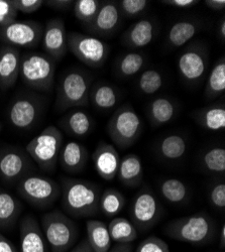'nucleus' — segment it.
<instances>
[{
  "label": "nucleus",
  "instance_id": "nucleus-22",
  "mask_svg": "<svg viewBox=\"0 0 225 252\" xmlns=\"http://www.w3.org/2000/svg\"><path fill=\"white\" fill-rule=\"evenodd\" d=\"M116 178L128 188H137L144 180L141 159L134 154H129L120 159Z\"/></svg>",
  "mask_w": 225,
  "mask_h": 252
},
{
  "label": "nucleus",
  "instance_id": "nucleus-13",
  "mask_svg": "<svg viewBox=\"0 0 225 252\" xmlns=\"http://www.w3.org/2000/svg\"><path fill=\"white\" fill-rule=\"evenodd\" d=\"M44 109L42 99L34 95H20L13 99L8 108V119L20 130L31 129Z\"/></svg>",
  "mask_w": 225,
  "mask_h": 252
},
{
  "label": "nucleus",
  "instance_id": "nucleus-14",
  "mask_svg": "<svg viewBox=\"0 0 225 252\" xmlns=\"http://www.w3.org/2000/svg\"><path fill=\"white\" fill-rule=\"evenodd\" d=\"M208 53L202 45H191L178 60V71L182 79L190 84L197 83L206 72Z\"/></svg>",
  "mask_w": 225,
  "mask_h": 252
},
{
  "label": "nucleus",
  "instance_id": "nucleus-49",
  "mask_svg": "<svg viewBox=\"0 0 225 252\" xmlns=\"http://www.w3.org/2000/svg\"><path fill=\"white\" fill-rule=\"evenodd\" d=\"M108 252H133V246L129 244H116L111 247Z\"/></svg>",
  "mask_w": 225,
  "mask_h": 252
},
{
  "label": "nucleus",
  "instance_id": "nucleus-23",
  "mask_svg": "<svg viewBox=\"0 0 225 252\" xmlns=\"http://www.w3.org/2000/svg\"><path fill=\"white\" fill-rule=\"evenodd\" d=\"M59 124L68 134L76 137L87 136L94 126L91 116L81 109L70 111L60 120Z\"/></svg>",
  "mask_w": 225,
  "mask_h": 252
},
{
  "label": "nucleus",
  "instance_id": "nucleus-1",
  "mask_svg": "<svg viewBox=\"0 0 225 252\" xmlns=\"http://www.w3.org/2000/svg\"><path fill=\"white\" fill-rule=\"evenodd\" d=\"M61 204L74 218H88L99 212L101 189L95 183L74 178H61Z\"/></svg>",
  "mask_w": 225,
  "mask_h": 252
},
{
  "label": "nucleus",
  "instance_id": "nucleus-18",
  "mask_svg": "<svg viewBox=\"0 0 225 252\" xmlns=\"http://www.w3.org/2000/svg\"><path fill=\"white\" fill-rule=\"evenodd\" d=\"M92 160L96 173L105 181H113L116 178L120 157L115 146L101 141L92 154Z\"/></svg>",
  "mask_w": 225,
  "mask_h": 252
},
{
  "label": "nucleus",
  "instance_id": "nucleus-35",
  "mask_svg": "<svg viewBox=\"0 0 225 252\" xmlns=\"http://www.w3.org/2000/svg\"><path fill=\"white\" fill-rule=\"evenodd\" d=\"M201 166L204 171L209 174L224 175L225 149L215 146L207 150L201 157Z\"/></svg>",
  "mask_w": 225,
  "mask_h": 252
},
{
  "label": "nucleus",
  "instance_id": "nucleus-12",
  "mask_svg": "<svg viewBox=\"0 0 225 252\" xmlns=\"http://www.w3.org/2000/svg\"><path fill=\"white\" fill-rule=\"evenodd\" d=\"M44 27L36 22H15L0 28V41L14 48H36L42 41Z\"/></svg>",
  "mask_w": 225,
  "mask_h": 252
},
{
  "label": "nucleus",
  "instance_id": "nucleus-30",
  "mask_svg": "<svg viewBox=\"0 0 225 252\" xmlns=\"http://www.w3.org/2000/svg\"><path fill=\"white\" fill-rule=\"evenodd\" d=\"M160 193L170 204L181 205L189 198V189L186 184L178 179H166L160 183Z\"/></svg>",
  "mask_w": 225,
  "mask_h": 252
},
{
  "label": "nucleus",
  "instance_id": "nucleus-15",
  "mask_svg": "<svg viewBox=\"0 0 225 252\" xmlns=\"http://www.w3.org/2000/svg\"><path fill=\"white\" fill-rule=\"evenodd\" d=\"M43 44L45 54L55 62L60 61L68 52L67 32L63 19L53 18L44 27Z\"/></svg>",
  "mask_w": 225,
  "mask_h": 252
},
{
  "label": "nucleus",
  "instance_id": "nucleus-47",
  "mask_svg": "<svg viewBox=\"0 0 225 252\" xmlns=\"http://www.w3.org/2000/svg\"><path fill=\"white\" fill-rule=\"evenodd\" d=\"M68 252H94V251L92 250L88 241L86 239H83Z\"/></svg>",
  "mask_w": 225,
  "mask_h": 252
},
{
  "label": "nucleus",
  "instance_id": "nucleus-6",
  "mask_svg": "<svg viewBox=\"0 0 225 252\" xmlns=\"http://www.w3.org/2000/svg\"><path fill=\"white\" fill-rule=\"evenodd\" d=\"M91 77L81 70H71L61 78L56 107L59 110H66L74 107H86L89 104Z\"/></svg>",
  "mask_w": 225,
  "mask_h": 252
},
{
  "label": "nucleus",
  "instance_id": "nucleus-52",
  "mask_svg": "<svg viewBox=\"0 0 225 252\" xmlns=\"http://www.w3.org/2000/svg\"><path fill=\"white\" fill-rule=\"evenodd\" d=\"M0 131H1V124H0Z\"/></svg>",
  "mask_w": 225,
  "mask_h": 252
},
{
  "label": "nucleus",
  "instance_id": "nucleus-8",
  "mask_svg": "<svg viewBox=\"0 0 225 252\" xmlns=\"http://www.w3.org/2000/svg\"><path fill=\"white\" fill-rule=\"evenodd\" d=\"M142 131V122L129 104L119 107L107 124V133L112 142L121 150L132 146Z\"/></svg>",
  "mask_w": 225,
  "mask_h": 252
},
{
  "label": "nucleus",
  "instance_id": "nucleus-10",
  "mask_svg": "<svg viewBox=\"0 0 225 252\" xmlns=\"http://www.w3.org/2000/svg\"><path fill=\"white\" fill-rule=\"evenodd\" d=\"M129 215L137 232L139 231L145 233L159 223L162 215V208L158 198L147 186L142 187L133 198Z\"/></svg>",
  "mask_w": 225,
  "mask_h": 252
},
{
  "label": "nucleus",
  "instance_id": "nucleus-29",
  "mask_svg": "<svg viewBox=\"0 0 225 252\" xmlns=\"http://www.w3.org/2000/svg\"><path fill=\"white\" fill-rule=\"evenodd\" d=\"M111 241L116 244H129L136 240L138 232L130 220L122 217H114L108 224Z\"/></svg>",
  "mask_w": 225,
  "mask_h": 252
},
{
  "label": "nucleus",
  "instance_id": "nucleus-27",
  "mask_svg": "<svg viewBox=\"0 0 225 252\" xmlns=\"http://www.w3.org/2000/svg\"><path fill=\"white\" fill-rule=\"evenodd\" d=\"M177 113L175 103L166 97L155 99L149 106V117L153 126H161L172 121Z\"/></svg>",
  "mask_w": 225,
  "mask_h": 252
},
{
  "label": "nucleus",
  "instance_id": "nucleus-21",
  "mask_svg": "<svg viewBox=\"0 0 225 252\" xmlns=\"http://www.w3.org/2000/svg\"><path fill=\"white\" fill-rule=\"evenodd\" d=\"M156 25L150 18H142L131 25L124 33L122 43L132 49H140L149 46L155 36Z\"/></svg>",
  "mask_w": 225,
  "mask_h": 252
},
{
  "label": "nucleus",
  "instance_id": "nucleus-25",
  "mask_svg": "<svg viewBox=\"0 0 225 252\" xmlns=\"http://www.w3.org/2000/svg\"><path fill=\"white\" fill-rule=\"evenodd\" d=\"M202 29V24L198 20L185 19L174 24L168 33L167 43L171 48H180L186 45Z\"/></svg>",
  "mask_w": 225,
  "mask_h": 252
},
{
  "label": "nucleus",
  "instance_id": "nucleus-19",
  "mask_svg": "<svg viewBox=\"0 0 225 252\" xmlns=\"http://www.w3.org/2000/svg\"><path fill=\"white\" fill-rule=\"evenodd\" d=\"M20 49L7 45L0 47V90L11 89L19 78Z\"/></svg>",
  "mask_w": 225,
  "mask_h": 252
},
{
  "label": "nucleus",
  "instance_id": "nucleus-40",
  "mask_svg": "<svg viewBox=\"0 0 225 252\" xmlns=\"http://www.w3.org/2000/svg\"><path fill=\"white\" fill-rule=\"evenodd\" d=\"M135 252H170V248L165 240L152 235L145 238L137 245Z\"/></svg>",
  "mask_w": 225,
  "mask_h": 252
},
{
  "label": "nucleus",
  "instance_id": "nucleus-34",
  "mask_svg": "<svg viewBox=\"0 0 225 252\" xmlns=\"http://www.w3.org/2000/svg\"><path fill=\"white\" fill-rule=\"evenodd\" d=\"M225 91V60L221 57L213 66L207 83L205 94L207 98L213 99L223 94Z\"/></svg>",
  "mask_w": 225,
  "mask_h": 252
},
{
  "label": "nucleus",
  "instance_id": "nucleus-44",
  "mask_svg": "<svg viewBox=\"0 0 225 252\" xmlns=\"http://www.w3.org/2000/svg\"><path fill=\"white\" fill-rule=\"evenodd\" d=\"M45 3L55 10L68 11L72 6H74L75 1H72V0H67V1L66 0H50V1H45Z\"/></svg>",
  "mask_w": 225,
  "mask_h": 252
},
{
  "label": "nucleus",
  "instance_id": "nucleus-28",
  "mask_svg": "<svg viewBox=\"0 0 225 252\" xmlns=\"http://www.w3.org/2000/svg\"><path fill=\"white\" fill-rule=\"evenodd\" d=\"M89 100L95 108L103 111L109 110L118 101V92L109 83H97L90 90Z\"/></svg>",
  "mask_w": 225,
  "mask_h": 252
},
{
  "label": "nucleus",
  "instance_id": "nucleus-3",
  "mask_svg": "<svg viewBox=\"0 0 225 252\" xmlns=\"http://www.w3.org/2000/svg\"><path fill=\"white\" fill-rule=\"evenodd\" d=\"M56 62L45 53L30 52L20 59L19 77L26 86L40 92H51L55 83Z\"/></svg>",
  "mask_w": 225,
  "mask_h": 252
},
{
  "label": "nucleus",
  "instance_id": "nucleus-20",
  "mask_svg": "<svg viewBox=\"0 0 225 252\" xmlns=\"http://www.w3.org/2000/svg\"><path fill=\"white\" fill-rule=\"evenodd\" d=\"M89 154L85 146L74 140L63 143L59 156V164L65 173L78 175L85 170Z\"/></svg>",
  "mask_w": 225,
  "mask_h": 252
},
{
  "label": "nucleus",
  "instance_id": "nucleus-33",
  "mask_svg": "<svg viewBox=\"0 0 225 252\" xmlns=\"http://www.w3.org/2000/svg\"><path fill=\"white\" fill-rule=\"evenodd\" d=\"M126 205V198L119 191L113 188L106 189L101 193L99 201V211L104 216L113 218L117 216Z\"/></svg>",
  "mask_w": 225,
  "mask_h": 252
},
{
  "label": "nucleus",
  "instance_id": "nucleus-2",
  "mask_svg": "<svg viewBox=\"0 0 225 252\" xmlns=\"http://www.w3.org/2000/svg\"><path fill=\"white\" fill-rule=\"evenodd\" d=\"M163 233L177 241L205 245L214 237L215 223L209 215L197 213L170 221L163 227Z\"/></svg>",
  "mask_w": 225,
  "mask_h": 252
},
{
  "label": "nucleus",
  "instance_id": "nucleus-36",
  "mask_svg": "<svg viewBox=\"0 0 225 252\" xmlns=\"http://www.w3.org/2000/svg\"><path fill=\"white\" fill-rule=\"evenodd\" d=\"M146 63L144 55L135 52H129L122 56L116 66V72L121 78H129L137 74Z\"/></svg>",
  "mask_w": 225,
  "mask_h": 252
},
{
  "label": "nucleus",
  "instance_id": "nucleus-42",
  "mask_svg": "<svg viewBox=\"0 0 225 252\" xmlns=\"http://www.w3.org/2000/svg\"><path fill=\"white\" fill-rule=\"evenodd\" d=\"M17 13L11 0H0V28L15 22Z\"/></svg>",
  "mask_w": 225,
  "mask_h": 252
},
{
  "label": "nucleus",
  "instance_id": "nucleus-24",
  "mask_svg": "<svg viewBox=\"0 0 225 252\" xmlns=\"http://www.w3.org/2000/svg\"><path fill=\"white\" fill-rule=\"evenodd\" d=\"M23 205L20 201L4 189L0 188V230H11L15 227Z\"/></svg>",
  "mask_w": 225,
  "mask_h": 252
},
{
  "label": "nucleus",
  "instance_id": "nucleus-45",
  "mask_svg": "<svg viewBox=\"0 0 225 252\" xmlns=\"http://www.w3.org/2000/svg\"><path fill=\"white\" fill-rule=\"evenodd\" d=\"M161 3L167 4L173 7L177 8H190L192 6H195L196 4L199 3V1H196V0H163Z\"/></svg>",
  "mask_w": 225,
  "mask_h": 252
},
{
  "label": "nucleus",
  "instance_id": "nucleus-26",
  "mask_svg": "<svg viewBox=\"0 0 225 252\" xmlns=\"http://www.w3.org/2000/svg\"><path fill=\"white\" fill-rule=\"evenodd\" d=\"M86 233L89 245L94 252H108L112 241L107 225L100 220H88L86 222Z\"/></svg>",
  "mask_w": 225,
  "mask_h": 252
},
{
  "label": "nucleus",
  "instance_id": "nucleus-38",
  "mask_svg": "<svg viewBox=\"0 0 225 252\" xmlns=\"http://www.w3.org/2000/svg\"><path fill=\"white\" fill-rule=\"evenodd\" d=\"M163 84L162 76L157 70H147L142 73L138 79V88L140 92L145 95L156 94Z\"/></svg>",
  "mask_w": 225,
  "mask_h": 252
},
{
  "label": "nucleus",
  "instance_id": "nucleus-48",
  "mask_svg": "<svg viewBox=\"0 0 225 252\" xmlns=\"http://www.w3.org/2000/svg\"><path fill=\"white\" fill-rule=\"evenodd\" d=\"M204 3L212 10H222L225 8V0H205Z\"/></svg>",
  "mask_w": 225,
  "mask_h": 252
},
{
  "label": "nucleus",
  "instance_id": "nucleus-11",
  "mask_svg": "<svg viewBox=\"0 0 225 252\" xmlns=\"http://www.w3.org/2000/svg\"><path fill=\"white\" fill-rule=\"evenodd\" d=\"M33 160L26 150L7 146L0 150V179L5 184L16 186L27 176L33 174Z\"/></svg>",
  "mask_w": 225,
  "mask_h": 252
},
{
  "label": "nucleus",
  "instance_id": "nucleus-4",
  "mask_svg": "<svg viewBox=\"0 0 225 252\" xmlns=\"http://www.w3.org/2000/svg\"><path fill=\"white\" fill-rule=\"evenodd\" d=\"M40 228L51 252H68L79 236L75 222L60 210L45 214L40 221Z\"/></svg>",
  "mask_w": 225,
  "mask_h": 252
},
{
  "label": "nucleus",
  "instance_id": "nucleus-16",
  "mask_svg": "<svg viewBox=\"0 0 225 252\" xmlns=\"http://www.w3.org/2000/svg\"><path fill=\"white\" fill-rule=\"evenodd\" d=\"M18 252H48L42 228L32 215L25 216L19 223Z\"/></svg>",
  "mask_w": 225,
  "mask_h": 252
},
{
  "label": "nucleus",
  "instance_id": "nucleus-50",
  "mask_svg": "<svg viewBox=\"0 0 225 252\" xmlns=\"http://www.w3.org/2000/svg\"><path fill=\"white\" fill-rule=\"evenodd\" d=\"M218 34L222 40V43H224V40H225V19H224V17L220 20V25L218 26Z\"/></svg>",
  "mask_w": 225,
  "mask_h": 252
},
{
  "label": "nucleus",
  "instance_id": "nucleus-5",
  "mask_svg": "<svg viewBox=\"0 0 225 252\" xmlns=\"http://www.w3.org/2000/svg\"><path fill=\"white\" fill-rule=\"evenodd\" d=\"M63 143L62 131L56 126L50 125L27 144L26 152L40 170L53 174L57 170Z\"/></svg>",
  "mask_w": 225,
  "mask_h": 252
},
{
  "label": "nucleus",
  "instance_id": "nucleus-43",
  "mask_svg": "<svg viewBox=\"0 0 225 252\" xmlns=\"http://www.w3.org/2000/svg\"><path fill=\"white\" fill-rule=\"evenodd\" d=\"M17 12L31 14L36 12L45 3L44 0H11Z\"/></svg>",
  "mask_w": 225,
  "mask_h": 252
},
{
  "label": "nucleus",
  "instance_id": "nucleus-17",
  "mask_svg": "<svg viewBox=\"0 0 225 252\" xmlns=\"http://www.w3.org/2000/svg\"><path fill=\"white\" fill-rule=\"evenodd\" d=\"M121 18L117 1H103L93 23L87 27V31L97 36H110L119 28Z\"/></svg>",
  "mask_w": 225,
  "mask_h": 252
},
{
  "label": "nucleus",
  "instance_id": "nucleus-41",
  "mask_svg": "<svg viewBox=\"0 0 225 252\" xmlns=\"http://www.w3.org/2000/svg\"><path fill=\"white\" fill-rule=\"evenodd\" d=\"M209 201L214 208L224 211L225 209V183L223 181L215 183L209 191Z\"/></svg>",
  "mask_w": 225,
  "mask_h": 252
},
{
  "label": "nucleus",
  "instance_id": "nucleus-31",
  "mask_svg": "<svg viewBox=\"0 0 225 252\" xmlns=\"http://www.w3.org/2000/svg\"><path fill=\"white\" fill-rule=\"evenodd\" d=\"M187 152V142L179 134H170L163 137L159 144V154L166 160L181 159Z\"/></svg>",
  "mask_w": 225,
  "mask_h": 252
},
{
  "label": "nucleus",
  "instance_id": "nucleus-37",
  "mask_svg": "<svg viewBox=\"0 0 225 252\" xmlns=\"http://www.w3.org/2000/svg\"><path fill=\"white\" fill-rule=\"evenodd\" d=\"M101 4L99 0H77L74 3L75 16L87 28L93 23Z\"/></svg>",
  "mask_w": 225,
  "mask_h": 252
},
{
  "label": "nucleus",
  "instance_id": "nucleus-46",
  "mask_svg": "<svg viewBox=\"0 0 225 252\" xmlns=\"http://www.w3.org/2000/svg\"><path fill=\"white\" fill-rule=\"evenodd\" d=\"M0 252H18V248L0 232Z\"/></svg>",
  "mask_w": 225,
  "mask_h": 252
},
{
  "label": "nucleus",
  "instance_id": "nucleus-39",
  "mask_svg": "<svg viewBox=\"0 0 225 252\" xmlns=\"http://www.w3.org/2000/svg\"><path fill=\"white\" fill-rule=\"evenodd\" d=\"M117 4L122 15L136 17L147 9L150 2L147 0H120Z\"/></svg>",
  "mask_w": 225,
  "mask_h": 252
},
{
  "label": "nucleus",
  "instance_id": "nucleus-32",
  "mask_svg": "<svg viewBox=\"0 0 225 252\" xmlns=\"http://www.w3.org/2000/svg\"><path fill=\"white\" fill-rule=\"evenodd\" d=\"M197 120L204 128L209 131H220L225 128L224 104H215L201 110L197 114Z\"/></svg>",
  "mask_w": 225,
  "mask_h": 252
},
{
  "label": "nucleus",
  "instance_id": "nucleus-51",
  "mask_svg": "<svg viewBox=\"0 0 225 252\" xmlns=\"http://www.w3.org/2000/svg\"><path fill=\"white\" fill-rule=\"evenodd\" d=\"M220 246L222 248L225 247V224H222V227L220 229Z\"/></svg>",
  "mask_w": 225,
  "mask_h": 252
},
{
  "label": "nucleus",
  "instance_id": "nucleus-9",
  "mask_svg": "<svg viewBox=\"0 0 225 252\" xmlns=\"http://www.w3.org/2000/svg\"><path fill=\"white\" fill-rule=\"evenodd\" d=\"M67 45L68 51L90 68H101L109 56L108 45L96 36L69 32L67 33Z\"/></svg>",
  "mask_w": 225,
  "mask_h": 252
},
{
  "label": "nucleus",
  "instance_id": "nucleus-7",
  "mask_svg": "<svg viewBox=\"0 0 225 252\" xmlns=\"http://www.w3.org/2000/svg\"><path fill=\"white\" fill-rule=\"evenodd\" d=\"M16 191L31 206L46 210L61 198V185L47 176L31 174L16 185Z\"/></svg>",
  "mask_w": 225,
  "mask_h": 252
}]
</instances>
